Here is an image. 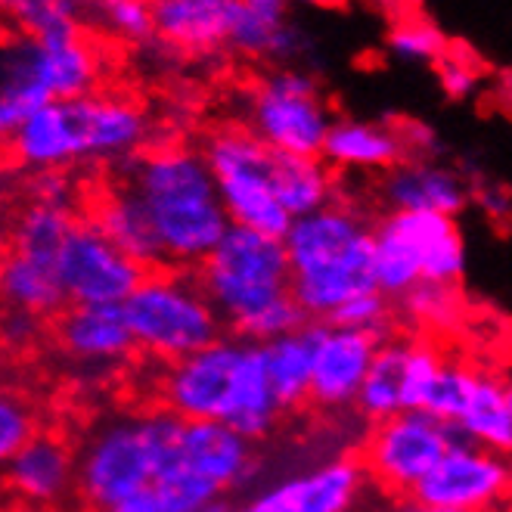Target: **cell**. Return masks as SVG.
Masks as SVG:
<instances>
[{"instance_id": "obj_40", "label": "cell", "mask_w": 512, "mask_h": 512, "mask_svg": "<svg viewBox=\"0 0 512 512\" xmlns=\"http://www.w3.org/2000/svg\"><path fill=\"white\" fill-rule=\"evenodd\" d=\"M25 196L28 202H41V205H59V208H72V180L66 171H38L28 174L25 180Z\"/></svg>"}, {"instance_id": "obj_45", "label": "cell", "mask_w": 512, "mask_h": 512, "mask_svg": "<svg viewBox=\"0 0 512 512\" xmlns=\"http://www.w3.org/2000/svg\"><path fill=\"white\" fill-rule=\"evenodd\" d=\"M106 512H168L165 503L159 500L156 488H146V491H137L125 500H118L115 506H109Z\"/></svg>"}, {"instance_id": "obj_2", "label": "cell", "mask_w": 512, "mask_h": 512, "mask_svg": "<svg viewBox=\"0 0 512 512\" xmlns=\"http://www.w3.org/2000/svg\"><path fill=\"white\" fill-rule=\"evenodd\" d=\"M125 184L143 202L165 264L196 270L233 227L202 149L156 146L128 159Z\"/></svg>"}, {"instance_id": "obj_36", "label": "cell", "mask_w": 512, "mask_h": 512, "mask_svg": "<svg viewBox=\"0 0 512 512\" xmlns=\"http://www.w3.org/2000/svg\"><path fill=\"white\" fill-rule=\"evenodd\" d=\"M326 323L336 326H348V329H360V333H370L379 339H388L391 329V298L382 295L379 289H367L351 295L345 305L329 317Z\"/></svg>"}, {"instance_id": "obj_1", "label": "cell", "mask_w": 512, "mask_h": 512, "mask_svg": "<svg viewBox=\"0 0 512 512\" xmlns=\"http://www.w3.org/2000/svg\"><path fill=\"white\" fill-rule=\"evenodd\" d=\"M196 277L236 339L267 345L311 320L292 295L286 243L249 227H230Z\"/></svg>"}, {"instance_id": "obj_7", "label": "cell", "mask_w": 512, "mask_h": 512, "mask_svg": "<svg viewBox=\"0 0 512 512\" xmlns=\"http://www.w3.org/2000/svg\"><path fill=\"white\" fill-rule=\"evenodd\" d=\"M137 351L177 364L224 339V320L208 301L196 270H149L125 301Z\"/></svg>"}, {"instance_id": "obj_37", "label": "cell", "mask_w": 512, "mask_h": 512, "mask_svg": "<svg viewBox=\"0 0 512 512\" xmlns=\"http://www.w3.org/2000/svg\"><path fill=\"white\" fill-rule=\"evenodd\" d=\"M286 25V22H283ZM274 22L261 19L258 13H252L243 0H230V25H227V44L236 53H246V56H261L267 59L270 44H274L277 35Z\"/></svg>"}, {"instance_id": "obj_29", "label": "cell", "mask_w": 512, "mask_h": 512, "mask_svg": "<svg viewBox=\"0 0 512 512\" xmlns=\"http://www.w3.org/2000/svg\"><path fill=\"white\" fill-rule=\"evenodd\" d=\"M75 224L78 218L72 215V208L25 202L19 208V215L13 218L10 252L59 267V255H63Z\"/></svg>"}, {"instance_id": "obj_34", "label": "cell", "mask_w": 512, "mask_h": 512, "mask_svg": "<svg viewBox=\"0 0 512 512\" xmlns=\"http://www.w3.org/2000/svg\"><path fill=\"white\" fill-rule=\"evenodd\" d=\"M153 488H156V494L168 512H202V506L224 497V491H218L212 481H205L202 475L190 472L184 463L168 466L156 478Z\"/></svg>"}, {"instance_id": "obj_16", "label": "cell", "mask_w": 512, "mask_h": 512, "mask_svg": "<svg viewBox=\"0 0 512 512\" xmlns=\"http://www.w3.org/2000/svg\"><path fill=\"white\" fill-rule=\"evenodd\" d=\"M382 339L360 329L314 323V379L311 404L320 410H342L357 404Z\"/></svg>"}, {"instance_id": "obj_53", "label": "cell", "mask_w": 512, "mask_h": 512, "mask_svg": "<svg viewBox=\"0 0 512 512\" xmlns=\"http://www.w3.org/2000/svg\"><path fill=\"white\" fill-rule=\"evenodd\" d=\"M156 4H162V0H156Z\"/></svg>"}, {"instance_id": "obj_24", "label": "cell", "mask_w": 512, "mask_h": 512, "mask_svg": "<svg viewBox=\"0 0 512 512\" xmlns=\"http://www.w3.org/2000/svg\"><path fill=\"white\" fill-rule=\"evenodd\" d=\"M230 0H162L156 4V35L180 50L205 53L227 44Z\"/></svg>"}, {"instance_id": "obj_42", "label": "cell", "mask_w": 512, "mask_h": 512, "mask_svg": "<svg viewBox=\"0 0 512 512\" xmlns=\"http://www.w3.org/2000/svg\"><path fill=\"white\" fill-rule=\"evenodd\" d=\"M401 140L407 146V159H435L438 153V137L423 122H401L398 125Z\"/></svg>"}, {"instance_id": "obj_25", "label": "cell", "mask_w": 512, "mask_h": 512, "mask_svg": "<svg viewBox=\"0 0 512 512\" xmlns=\"http://www.w3.org/2000/svg\"><path fill=\"white\" fill-rule=\"evenodd\" d=\"M264 367L274 395L286 410H295L311 401V379H314V323H308L298 333L274 339L261 345Z\"/></svg>"}, {"instance_id": "obj_43", "label": "cell", "mask_w": 512, "mask_h": 512, "mask_svg": "<svg viewBox=\"0 0 512 512\" xmlns=\"http://www.w3.org/2000/svg\"><path fill=\"white\" fill-rule=\"evenodd\" d=\"M236 512H295L286 478H283V481H277L274 488L258 491V494H255V497H249L246 503H239V506H236Z\"/></svg>"}, {"instance_id": "obj_8", "label": "cell", "mask_w": 512, "mask_h": 512, "mask_svg": "<svg viewBox=\"0 0 512 512\" xmlns=\"http://www.w3.org/2000/svg\"><path fill=\"white\" fill-rule=\"evenodd\" d=\"M376 289L401 301L419 283H457L466 267L454 218L432 212H388L376 227Z\"/></svg>"}, {"instance_id": "obj_32", "label": "cell", "mask_w": 512, "mask_h": 512, "mask_svg": "<svg viewBox=\"0 0 512 512\" xmlns=\"http://www.w3.org/2000/svg\"><path fill=\"white\" fill-rule=\"evenodd\" d=\"M388 53L407 66H435L438 59L450 50V41L438 25L429 19H404L395 22L385 35Z\"/></svg>"}, {"instance_id": "obj_17", "label": "cell", "mask_w": 512, "mask_h": 512, "mask_svg": "<svg viewBox=\"0 0 512 512\" xmlns=\"http://www.w3.org/2000/svg\"><path fill=\"white\" fill-rule=\"evenodd\" d=\"M382 196L391 212H432L457 218L472 202V184L438 159H404L385 171Z\"/></svg>"}, {"instance_id": "obj_44", "label": "cell", "mask_w": 512, "mask_h": 512, "mask_svg": "<svg viewBox=\"0 0 512 512\" xmlns=\"http://www.w3.org/2000/svg\"><path fill=\"white\" fill-rule=\"evenodd\" d=\"M4 333H7V342H10V345L22 348V345L35 342V339L41 336V317L25 314V311H10V314H7Z\"/></svg>"}, {"instance_id": "obj_22", "label": "cell", "mask_w": 512, "mask_h": 512, "mask_svg": "<svg viewBox=\"0 0 512 512\" xmlns=\"http://www.w3.org/2000/svg\"><path fill=\"white\" fill-rule=\"evenodd\" d=\"M323 159L329 168L391 171L407 159V146L398 125L367 122V118H336L323 146Z\"/></svg>"}, {"instance_id": "obj_33", "label": "cell", "mask_w": 512, "mask_h": 512, "mask_svg": "<svg viewBox=\"0 0 512 512\" xmlns=\"http://www.w3.org/2000/svg\"><path fill=\"white\" fill-rule=\"evenodd\" d=\"M4 10L19 35H50L66 32V28H81L78 16L84 10V0H4Z\"/></svg>"}, {"instance_id": "obj_30", "label": "cell", "mask_w": 512, "mask_h": 512, "mask_svg": "<svg viewBox=\"0 0 512 512\" xmlns=\"http://www.w3.org/2000/svg\"><path fill=\"white\" fill-rule=\"evenodd\" d=\"M404 317L426 333H450L463 323V295L457 283H419L401 301Z\"/></svg>"}, {"instance_id": "obj_18", "label": "cell", "mask_w": 512, "mask_h": 512, "mask_svg": "<svg viewBox=\"0 0 512 512\" xmlns=\"http://www.w3.org/2000/svg\"><path fill=\"white\" fill-rule=\"evenodd\" d=\"M177 463L212 481L224 494L252 485L258 475L255 444L224 423H190L187 419Z\"/></svg>"}, {"instance_id": "obj_21", "label": "cell", "mask_w": 512, "mask_h": 512, "mask_svg": "<svg viewBox=\"0 0 512 512\" xmlns=\"http://www.w3.org/2000/svg\"><path fill=\"white\" fill-rule=\"evenodd\" d=\"M90 221H94L112 243L122 249L125 255H131L140 267L146 270H165V252L159 246V236L153 230V221H149L143 202L137 199V193L125 184L103 190L94 205H90Z\"/></svg>"}, {"instance_id": "obj_51", "label": "cell", "mask_w": 512, "mask_h": 512, "mask_svg": "<svg viewBox=\"0 0 512 512\" xmlns=\"http://www.w3.org/2000/svg\"><path fill=\"white\" fill-rule=\"evenodd\" d=\"M301 4H314V7H342L348 0H301Z\"/></svg>"}, {"instance_id": "obj_26", "label": "cell", "mask_w": 512, "mask_h": 512, "mask_svg": "<svg viewBox=\"0 0 512 512\" xmlns=\"http://www.w3.org/2000/svg\"><path fill=\"white\" fill-rule=\"evenodd\" d=\"M457 432L500 457H512V391L509 382L481 370L478 388L457 423Z\"/></svg>"}, {"instance_id": "obj_12", "label": "cell", "mask_w": 512, "mask_h": 512, "mask_svg": "<svg viewBox=\"0 0 512 512\" xmlns=\"http://www.w3.org/2000/svg\"><path fill=\"white\" fill-rule=\"evenodd\" d=\"M7 149L16 168L28 174L66 171L75 162H97L100 146L94 122V94L44 106L7 137Z\"/></svg>"}, {"instance_id": "obj_9", "label": "cell", "mask_w": 512, "mask_h": 512, "mask_svg": "<svg viewBox=\"0 0 512 512\" xmlns=\"http://www.w3.org/2000/svg\"><path fill=\"white\" fill-rule=\"evenodd\" d=\"M202 153L218 180L230 224L277 239L289 233L292 218L274 187V149H267L249 128H221L208 134Z\"/></svg>"}, {"instance_id": "obj_13", "label": "cell", "mask_w": 512, "mask_h": 512, "mask_svg": "<svg viewBox=\"0 0 512 512\" xmlns=\"http://www.w3.org/2000/svg\"><path fill=\"white\" fill-rule=\"evenodd\" d=\"M146 274L149 270L118 249L90 218L75 224L59 255V280L69 305H125Z\"/></svg>"}, {"instance_id": "obj_15", "label": "cell", "mask_w": 512, "mask_h": 512, "mask_svg": "<svg viewBox=\"0 0 512 512\" xmlns=\"http://www.w3.org/2000/svg\"><path fill=\"white\" fill-rule=\"evenodd\" d=\"M413 500L454 512H494L512 500V463L460 435L413 491Z\"/></svg>"}, {"instance_id": "obj_50", "label": "cell", "mask_w": 512, "mask_h": 512, "mask_svg": "<svg viewBox=\"0 0 512 512\" xmlns=\"http://www.w3.org/2000/svg\"><path fill=\"white\" fill-rule=\"evenodd\" d=\"M202 512H236V506H233V503H230V497L224 494V497L212 500L208 506H202Z\"/></svg>"}, {"instance_id": "obj_27", "label": "cell", "mask_w": 512, "mask_h": 512, "mask_svg": "<svg viewBox=\"0 0 512 512\" xmlns=\"http://www.w3.org/2000/svg\"><path fill=\"white\" fill-rule=\"evenodd\" d=\"M274 187L292 221L308 218L336 202V180L323 156L274 153Z\"/></svg>"}, {"instance_id": "obj_35", "label": "cell", "mask_w": 512, "mask_h": 512, "mask_svg": "<svg viewBox=\"0 0 512 512\" xmlns=\"http://www.w3.org/2000/svg\"><path fill=\"white\" fill-rule=\"evenodd\" d=\"M94 13L106 32L122 41L156 35V0H94Z\"/></svg>"}, {"instance_id": "obj_23", "label": "cell", "mask_w": 512, "mask_h": 512, "mask_svg": "<svg viewBox=\"0 0 512 512\" xmlns=\"http://www.w3.org/2000/svg\"><path fill=\"white\" fill-rule=\"evenodd\" d=\"M295 512H351L367 497L370 475L360 460L336 457L317 469L286 478Z\"/></svg>"}, {"instance_id": "obj_41", "label": "cell", "mask_w": 512, "mask_h": 512, "mask_svg": "<svg viewBox=\"0 0 512 512\" xmlns=\"http://www.w3.org/2000/svg\"><path fill=\"white\" fill-rule=\"evenodd\" d=\"M472 202L491 221H509L512 218V193L503 184H494V180H475V184H472Z\"/></svg>"}, {"instance_id": "obj_10", "label": "cell", "mask_w": 512, "mask_h": 512, "mask_svg": "<svg viewBox=\"0 0 512 512\" xmlns=\"http://www.w3.org/2000/svg\"><path fill=\"white\" fill-rule=\"evenodd\" d=\"M333 122L317 81L301 69L270 72L249 94V131L274 153L323 156Z\"/></svg>"}, {"instance_id": "obj_49", "label": "cell", "mask_w": 512, "mask_h": 512, "mask_svg": "<svg viewBox=\"0 0 512 512\" xmlns=\"http://www.w3.org/2000/svg\"><path fill=\"white\" fill-rule=\"evenodd\" d=\"M395 512H454V509H438V506H426V503H419V500L407 497V500H398Z\"/></svg>"}, {"instance_id": "obj_20", "label": "cell", "mask_w": 512, "mask_h": 512, "mask_svg": "<svg viewBox=\"0 0 512 512\" xmlns=\"http://www.w3.org/2000/svg\"><path fill=\"white\" fill-rule=\"evenodd\" d=\"M7 485L28 506H53L78 488V460L56 435H35L7 460Z\"/></svg>"}, {"instance_id": "obj_48", "label": "cell", "mask_w": 512, "mask_h": 512, "mask_svg": "<svg viewBox=\"0 0 512 512\" xmlns=\"http://www.w3.org/2000/svg\"><path fill=\"white\" fill-rule=\"evenodd\" d=\"M497 100H500V106L512 115V69L503 72V75L497 78Z\"/></svg>"}, {"instance_id": "obj_52", "label": "cell", "mask_w": 512, "mask_h": 512, "mask_svg": "<svg viewBox=\"0 0 512 512\" xmlns=\"http://www.w3.org/2000/svg\"><path fill=\"white\" fill-rule=\"evenodd\" d=\"M509 391H512V379H509Z\"/></svg>"}, {"instance_id": "obj_39", "label": "cell", "mask_w": 512, "mask_h": 512, "mask_svg": "<svg viewBox=\"0 0 512 512\" xmlns=\"http://www.w3.org/2000/svg\"><path fill=\"white\" fill-rule=\"evenodd\" d=\"M35 432V416L16 395H7L0 404V457L10 460L19 450L32 441Z\"/></svg>"}, {"instance_id": "obj_46", "label": "cell", "mask_w": 512, "mask_h": 512, "mask_svg": "<svg viewBox=\"0 0 512 512\" xmlns=\"http://www.w3.org/2000/svg\"><path fill=\"white\" fill-rule=\"evenodd\" d=\"M243 4L258 13L261 19L274 22V25H283L289 22V0H243Z\"/></svg>"}, {"instance_id": "obj_28", "label": "cell", "mask_w": 512, "mask_h": 512, "mask_svg": "<svg viewBox=\"0 0 512 512\" xmlns=\"http://www.w3.org/2000/svg\"><path fill=\"white\" fill-rule=\"evenodd\" d=\"M4 298L10 311H25L41 320L59 317L69 308V298L59 280V267L7 252L4 261Z\"/></svg>"}, {"instance_id": "obj_19", "label": "cell", "mask_w": 512, "mask_h": 512, "mask_svg": "<svg viewBox=\"0 0 512 512\" xmlns=\"http://www.w3.org/2000/svg\"><path fill=\"white\" fill-rule=\"evenodd\" d=\"M56 345L78 364H115L137 351L122 305H69L53 323Z\"/></svg>"}, {"instance_id": "obj_11", "label": "cell", "mask_w": 512, "mask_h": 512, "mask_svg": "<svg viewBox=\"0 0 512 512\" xmlns=\"http://www.w3.org/2000/svg\"><path fill=\"white\" fill-rule=\"evenodd\" d=\"M457 441L460 432L454 426L441 423L426 410H407L370 429L360 447V463L373 488L407 500Z\"/></svg>"}, {"instance_id": "obj_38", "label": "cell", "mask_w": 512, "mask_h": 512, "mask_svg": "<svg viewBox=\"0 0 512 512\" xmlns=\"http://www.w3.org/2000/svg\"><path fill=\"white\" fill-rule=\"evenodd\" d=\"M438 87L450 100H469L481 87V59L460 44H450V50L435 63Z\"/></svg>"}, {"instance_id": "obj_5", "label": "cell", "mask_w": 512, "mask_h": 512, "mask_svg": "<svg viewBox=\"0 0 512 512\" xmlns=\"http://www.w3.org/2000/svg\"><path fill=\"white\" fill-rule=\"evenodd\" d=\"M184 423L171 410H153L140 416H112L100 423L81 447L78 491L106 512L118 500L156 485V478L180 460Z\"/></svg>"}, {"instance_id": "obj_14", "label": "cell", "mask_w": 512, "mask_h": 512, "mask_svg": "<svg viewBox=\"0 0 512 512\" xmlns=\"http://www.w3.org/2000/svg\"><path fill=\"white\" fill-rule=\"evenodd\" d=\"M441 364L444 357L432 342L413 336L382 339L367 382L357 395V413L373 419V423H382L388 416L423 410Z\"/></svg>"}, {"instance_id": "obj_31", "label": "cell", "mask_w": 512, "mask_h": 512, "mask_svg": "<svg viewBox=\"0 0 512 512\" xmlns=\"http://www.w3.org/2000/svg\"><path fill=\"white\" fill-rule=\"evenodd\" d=\"M478 379H481V370L463 364V360L444 357V364H441V370L429 388V395H426L423 410L432 413L435 419H441V423L457 429V423L463 419V413L475 395V388H478Z\"/></svg>"}, {"instance_id": "obj_4", "label": "cell", "mask_w": 512, "mask_h": 512, "mask_svg": "<svg viewBox=\"0 0 512 512\" xmlns=\"http://www.w3.org/2000/svg\"><path fill=\"white\" fill-rule=\"evenodd\" d=\"M292 295L311 323H326L357 292L376 289V233L348 205H326L292 221L283 236Z\"/></svg>"}, {"instance_id": "obj_47", "label": "cell", "mask_w": 512, "mask_h": 512, "mask_svg": "<svg viewBox=\"0 0 512 512\" xmlns=\"http://www.w3.org/2000/svg\"><path fill=\"white\" fill-rule=\"evenodd\" d=\"M398 503H388V494H382L379 488H370L367 497L360 500L351 512H395Z\"/></svg>"}, {"instance_id": "obj_3", "label": "cell", "mask_w": 512, "mask_h": 512, "mask_svg": "<svg viewBox=\"0 0 512 512\" xmlns=\"http://www.w3.org/2000/svg\"><path fill=\"white\" fill-rule=\"evenodd\" d=\"M162 404L190 423H224L252 444L270 438L283 413L264 367V348L218 339L177 364H165Z\"/></svg>"}, {"instance_id": "obj_6", "label": "cell", "mask_w": 512, "mask_h": 512, "mask_svg": "<svg viewBox=\"0 0 512 512\" xmlns=\"http://www.w3.org/2000/svg\"><path fill=\"white\" fill-rule=\"evenodd\" d=\"M0 75V131L10 137L44 106L94 94L100 69L81 28H66L38 38L16 32L4 44Z\"/></svg>"}]
</instances>
